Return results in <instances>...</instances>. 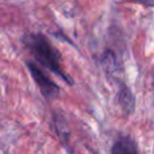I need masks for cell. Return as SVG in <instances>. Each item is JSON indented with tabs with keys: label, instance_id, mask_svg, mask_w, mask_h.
<instances>
[{
	"label": "cell",
	"instance_id": "5b68a950",
	"mask_svg": "<svg viewBox=\"0 0 154 154\" xmlns=\"http://www.w3.org/2000/svg\"><path fill=\"white\" fill-rule=\"evenodd\" d=\"M54 125H55V130H57V134H58L60 141L66 146V143H69V132H67V124H66L64 117H61L60 114H55L54 116Z\"/></svg>",
	"mask_w": 154,
	"mask_h": 154
},
{
	"label": "cell",
	"instance_id": "277c9868",
	"mask_svg": "<svg viewBox=\"0 0 154 154\" xmlns=\"http://www.w3.org/2000/svg\"><path fill=\"white\" fill-rule=\"evenodd\" d=\"M117 97H118V103L122 111L124 112V114L130 116L135 109V96L131 89L125 83H119Z\"/></svg>",
	"mask_w": 154,
	"mask_h": 154
},
{
	"label": "cell",
	"instance_id": "7a4b0ae2",
	"mask_svg": "<svg viewBox=\"0 0 154 154\" xmlns=\"http://www.w3.org/2000/svg\"><path fill=\"white\" fill-rule=\"evenodd\" d=\"M26 66H28V70L32 77V79L35 81V83L37 84V87L40 89V93L42 94V96H45V99L53 100L59 96V94H60L59 85L52 78H49L42 71L41 67H38L36 64H34L31 61H28Z\"/></svg>",
	"mask_w": 154,
	"mask_h": 154
},
{
	"label": "cell",
	"instance_id": "8992f818",
	"mask_svg": "<svg viewBox=\"0 0 154 154\" xmlns=\"http://www.w3.org/2000/svg\"><path fill=\"white\" fill-rule=\"evenodd\" d=\"M126 1L140 4V5H143V6H154V0H126Z\"/></svg>",
	"mask_w": 154,
	"mask_h": 154
},
{
	"label": "cell",
	"instance_id": "3957f363",
	"mask_svg": "<svg viewBox=\"0 0 154 154\" xmlns=\"http://www.w3.org/2000/svg\"><path fill=\"white\" fill-rule=\"evenodd\" d=\"M111 154H140L136 141L129 135H120L113 142Z\"/></svg>",
	"mask_w": 154,
	"mask_h": 154
},
{
	"label": "cell",
	"instance_id": "6da1fadb",
	"mask_svg": "<svg viewBox=\"0 0 154 154\" xmlns=\"http://www.w3.org/2000/svg\"><path fill=\"white\" fill-rule=\"evenodd\" d=\"M23 43L41 66L60 77L66 83L71 85L73 84V81L70 75H67L61 67L60 52L49 42V40L43 34H26L23 37Z\"/></svg>",
	"mask_w": 154,
	"mask_h": 154
}]
</instances>
